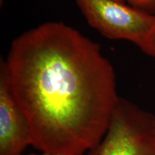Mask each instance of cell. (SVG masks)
<instances>
[{
  "mask_svg": "<svg viewBox=\"0 0 155 155\" xmlns=\"http://www.w3.org/2000/svg\"><path fill=\"white\" fill-rule=\"evenodd\" d=\"M5 62L31 145L82 155L99 143L120 97L98 44L63 22H47L15 39Z\"/></svg>",
  "mask_w": 155,
  "mask_h": 155,
  "instance_id": "cell-1",
  "label": "cell"
},
{
  "mask_svg": "<svg viewBox=\"0 0 155 155\" xmlns=\"http://www.w3.org/2000/svg\"><path fill=\"white\" fill-rule=\"evenodd\" d=\"M88 155H155V117L119 98L101 140Z\"/></svg>",
  "mask_w": 155,
  "mask_h": 155,
  "instance_id": "cell-2",
  "label": "cell"
},
{
  "mask_svg": "<svg viewBox=\"0 0 155 155\" xmlns=\"http://www.w3.org/2000/svg\"><path fill=\"white\" fill-rule=\"evenodd\" d=\"M76 1L88 22L103 35L128 40L139 48L155 21V15L116 0Z\"/></svg>",
  "mask_w": 155,
  "mask_h": 155,
  "instance_id": "cell-3",
  "label": "cell"
},
{
  "mask_svg": "<svg viewBox=\"0 0 155 155\" xmlns=\"http://www.w3.org/2000/svg\"><path fill=\"white\" fill-rule=\"evenodd\" d=\"M31 144L29 122L13 94L3 61L0 65V155H19Z\"/></svg>",
  "mask_w": 155,
  "mask_h": 155,
  "instance_id": "cell-4",
  "label": "cell"
},
{
  "mask_svg": "<svg viewBox=\"0 0 155 155\" xmlns=\"http://www.w3.org/2000/svg\"><path fill=\"white\" fill-rule=\"evenodd\" d=\"M149 14L155 15V0H118Z\"/></svg>",
  "mask_w": 155,
  "mask_h": 155,
  "instance_id": "cell-5",
  "label": "cell"
},
{
  "mask_svg": "<svg viewBox=\"0 0 155 155\" xmlns=\"http://www.w3.org/2000/svg\"><path fill=\"white\" fill-rule=\"evenodd\" d=\"M140 49L147 55L155 57V21Z\"/></svg>",
  "mask_w": 155,
  "mask_h": 155,
  "instance_id": "cell-6",
  "label": "cell"
},
{
  "mask_svg": "<svg viewBox=\"0 0 155 155\" xmlns=\"http://www.w3.org/2000/svg\"><path fill=\"white\" fill-rule=\"evenodd\" d=\"M35 155V154H31ZM37 155H68V154H51V153H44L42 152L41 154H37Z\"/></svg>",
  "mask_w": 155,
  "mask_h": 155,
  "instance_id": "cell-7",
  "label": "cell"
},
{
  "mask_svg": "<svg viewBox=\"0 0 155 155\" xmlns=\"http://www.w3.org/2000/svg\"><path fill=\"white\" fill-rule=\"evenodd\" d=\"M116 1H118V0H116ZM120 2V1H119Z\"/></svg>",
  "mask_w": 155,
  "mask_h": 155,
  "instance_id": "cell-8",
  "label": "cell"
}]
</instances>
